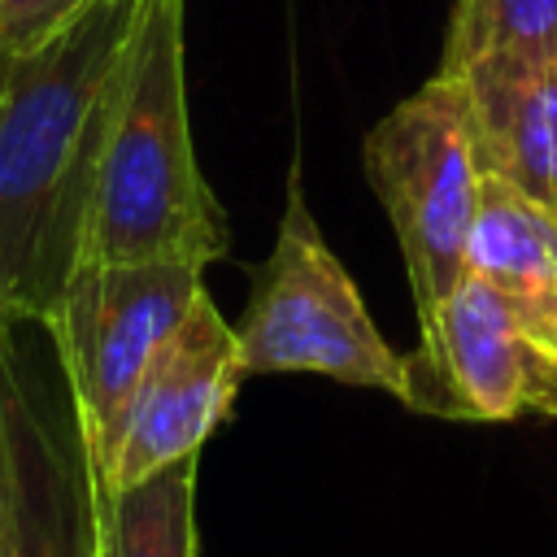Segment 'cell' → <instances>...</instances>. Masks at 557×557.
Returning <instances> with one entry per match:
<instances>
[{
  "label": "cell",
  "instance_id": "cell-1",
  "mask_svg": "<svg viewBox=\"0 0 557 557\" xmlns=\"http://www.w3.org/2000/svg\"><path fill=\"white\" fill-rule=\"evenodd\" d=\"M139 0H96L30 52H0V300L44 322L78 265L104 100Z\"/></svg>",
  "mask_w": 557,
  "mask_h": 557
},
{
  "label": "cell",
  "instance_id": "cell-2",
  "mask_svg": "<svg viewBox=\"0 0 557 557\" xmlns=\"http://www.w3.org/2000/svg\"><path fill=\"white\" fill-rule=\"evenodd\" d=\"M226 252L231 218L191 144L183 0H139L126 57L104 100L78 265L187 261L209 270Z\"/></svg>",
  "mask_w": 557,
  "mask_h": 557
},
{
  "label": "cell",
  "instance_id": "cell-3",
  "mask_svg": "<svg viewBox=\"0 0 557 557\" xmlns=\"http://www.w3.org/2000/svg\"><path fill=\"white\" fill-rule=\"evenodd\" d=\"M244 379L318 374L344 387H374L409 400V361L374 326L352 274L326 244L300 165L287 174V200L265 261L252 270V292L231 322Z\"/></svg>",
  "mask_w": 557,
  "mask_h": 557
},
{
  "label": "cell",
  "instance_id": "cell-4",
  "mask_svg": "<svg viewBox=\"0 0 557 557\" xmlns=\"http://www.w3.org/2000/svg\"><path fill=\"white\" fill-rule=\"evenodd\" d=\"M0 453L13 557H104V474L39 322L0 318Z\"/></svg>",
  "mask_w": 557,
  "mask_h": 557
},
{
  "label": "cell",
  "instance_id": "cell-5",
  "mask_svg": "<svg viewBox=\"0 0 557 557\" xmlns=\"http://www.w3.org/2000/svg\"><path fill=\"white\" fill-rule=\"evenodd\" d=\"M361 170L396 231L413 309L426 318L466 274L483 183L466 83L435 70L392 104L361 139Z\"/></svg>",
  "mask_w": 557,
  "mask_h": 557
},
{
  "label": "cell",
  "instance_id": "cell-6",
  "mask_svg": "<svg viewBox=\"0 0 557 557\" xmlns=\"http://www.w3.org/2000/svg\"><path fill=\"white\" fill-rule=\"evenodd\" d=\"M200 287L205 270L187 261H91L70 270L39 326L52 344L87 440L117 418L131 387L165 335L183 322Z\"/></svg>",
  "mask_w": 557,
  "mask_h": 557
},
{
  "label": "cell",
  "instance_id": "cell-7",
  "mask_svg": "<svg viewBox=\"0 0 557 557\" xmlns=\"http://www.w3.org/2000/svg\"><path fill=\"white\" fill-rule=\"evenodd\" d=\"M239 383L244 366L235 331L200 287L183 322L165 335L139 383L131 387L117 418L96 440H87L104 483L113 492H126L187 457H200L209 435L231 418Z\"/></svg>",
  "mask_w": 557,
  "mask_h": 557
},
{
  "label": "cell",
  "instance_id": "cell-8",
  "mask_svg": "<svg viewBox=\"0 0 557 557\" xmlns=\"http://www.w3.org/2000/svg\"><path fill=\"white\" fill-rule=\"evenodd\" d=\"M405 361V409L461 422H509L518 413L557 418V361L540 352L505 296L474 270L418 318V352Z\"/></svg>",
  "mask_w": 557,
  "mask_h": 557
},
{
  "label": "cell",
  "instance_id": "cell-9",
  "mask_svg": "<svg viewBox=\"0 0 557 557\" xmlns=\"http://www.w3.org/2000/svg\"><path fill=\"white\" fill-rule=\"evenodd\" d=\"M479 161L557 218V44L496 52L457 74Z\"/></svg>",
  "mask_w": 557,
  "mask_h": 557
},
{
  "label": "cell",
  "instance_id": "cell-10",
  "mask_svg": "<svg viewBox=\"0 0 557 557\" xmlns=\"http://www.w3.org/2000/svg\"><path fill=\"white\" fill-rule=\"evenodd\" d=\"M466 270L483 274L540 352L557 361V218L487 170L479 183Z\"/></svg>",
  "mask_w": 557,
  "mask_h": 557
},
{
  "label": "cell",
  "instance_id": "cell-11",
  "mask_svg": "<svg viewBox=\"0 0 557 557\" xmlns=\"http://www.w3.org/2000/svg\"><path fill=\"white\" fill-rule=\"evenodd\" d=\"M196 470L200 457H187L126 492L104 483V557H200Z\"/></svg>",
  "mask_w": 557,
  "mask_h": 557
},
{
  "label": "cell",
  "instance_id": "cell-12",
  "mask_svg": "<svg viewBox=\"0 0 557 557\" xmlns=\"http://www.w3.org/2000/svg\"><path fill=\"white\" fill-rule=\"evenodd\" d=\"M540 44H557V0H453L440 74Z\"/></svg>",
  "mask_w": 557,
  "mask_h": 557
},
{
  "label": "cell",
  "instance_id": "cell-13",
  "mask_svg": "<svg viewBox=\"0 0 557 557\" xmlns=\"http://www.w3.org/2000/svg\"><path fill=\"white\" fill-rule=\"evenodd\" d=\"M96 0H0V52H30Z\"/></svg>",
  "mask_w": 557,
  "mask_h": 557
},
{
  "label": "cell",
  "instance_id": "cell-14",
  "mask_svg": "<svg viewBox=\"0 0 557 557\" xmlns=\"http://www.w3.org/2000/svg\"><path fill=\"white\" fill-rule=\"evenodd\" d=\"M0 557H13V540H9V513H4V453H0Z\"/></svg>",
  "mask_w": 557,
  "mask_h": 557
},
{
  "label": "cell",
  "instance_id": "cell-15",
  "mask_svg": "<svg viewBox=\"0 0 557 557\" xmlns=\"http://www.w3.org/2000/svg\"><path fill=\"white\" fill-rule=\"evenodd\" d=\"M0 318H4V300H0Z\"/></svg>",
  "mask_w": 557,
  "mask_h": 557
}]
</instances>
